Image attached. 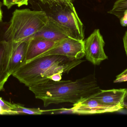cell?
<instances>
[{
    "label": "cell",
    "mask_w": 127,
    "mask_h": 127,
    "mask_svg": "<svg viewBox=\"0 0 127 127\" xmlns=\"http://www.w3.org/2000/svg\"><path fill=\"white\" fill-rule=\"evenodd\" d=\"M29 89L36 98L42 101L45 107L51 104L65 103L73 105L91 97L100 90L94 75L75 81L48 80L29 87Z\"/></svg>",
    "instance_id": "cell-1"
},
{
    "label": "cell",
    "mask_w": 127,
    "mask_h": 127,
    "mask_svg": "<svg viewBox=\"0 0 127 127\" xmlns=\"http://www.w3.org/2000/svg\"><path fill=\"white\" fill-rule=\"evenodd\" d=\"M83 62L59 55L43 56L27 62L12 75L29 87L50 80L54 74H68Z\"/></svg>",
    "instance_id": "cell-2"
},
{
    "label": "cell",
    "mask_w": 127,
    "mask_h": 127,
    "mask_svg": "<svg viewBox=\"0 0 127 127\" xmlns=\"http://www.w3.org/2000/svg\"><path fill=\"white\" fill-rule=\"evenodd\" d=\"M48 21L47 14L42 10L16 9L7 25L4 37L15 42L30 40Z\"/></svg>",
    "instance_id": "cell-3"
},
{
    "label": "cell",
    "mask_w": 127,
    "mask_h": 127,
    "mask_svg": "<svg viewBox=\"0 0 127 127\" xmlns=\"http://www.w3.org/2000/svg\"><path fill=\"white\" fill-rule=\"evenodd\" d=\"M39 9L45 12L49 19L66 32L70 38L83 41L84 25L73 3L38 0Z\"/></svg>",
    "instance_id": "cell-4"
},
{
    "label": "cell",
    "mask_w": 127,
    "mask_h": 127,
    "mask_svg": "<svg viewBox=\"0 0 127 127\" xmlns=\"http://www.w3.org/2000/svg\"><path fill=\"white\" fill-rule=\"evenodd\" d=\"M50 55L81 59L85 56L84 41L68 37L59 42L53 48L36 58Z\"/></svg>",
    "instance_id": "cell-5"
},
{
    "label": "cell",
    "mask_w": 127,
    "mask_h": 127,
    "mask_svg": "<svg viewBox=\"0 0 127 127\" xmlns=\"http://www.w3.org/2000/svg\"><path fill=\"white\" fill-rule=\"evenodd\" d=\"M85 56L88 61L95 65H99L108 59L104 51L105 42L99 29H95L84 40Z\"/></svg>",
    "instance_id": "cell-6"
},
{
    "label": "cell",
    "mask_w": 127,
    "mask_h": 127,
    "mask_svg": "<svg viewBox=\"0 0 127 127\" xmlns=\"http://www.w3.org/2000/svg\"><path fill=\"white\" fill-rule=\"evenodd\" d=\"M7 24H4L0 31V91L10 75L9 74V65L14 50L15 42L4 39V33Z\"/></svg>",
    "instance_id": "cell-7"
},
{
    "label": "cell",
    "mask_w": 127,
    "mask_h": 127,
    "mask_svg": "<svg viewBox=\"0 0 127 127\" xmlns=\"http://www.w3.org/2000/svg\"><path fill=\"white\" fill-rule=\"evenodd\" d=\"M75 114L91 115L118 112L124 109L123 106H112L105 105L97 100L89 98L73 104Z\"/></svg>",
    "instance_id": "cell-8"
},
{
    "label": "cell",
    "mask_w": 127,
    "mask_h": 127,
    "mask_svg": "<svg viewBox=\"0 0 127 127\" xmlns=\"http://www.w3.org/2000/svg\"><path fill=\"white\" fill-rule=\"evenodd\" d=\"M68 37H69L65 31L48 19V23L36 33L32 39L38 38L57 42Z\"/></svg>",
    "instance_id": "cell-9"
},
{
    "label": "cell",
    "mask_w": 127,
    "mask_h": 127,
    "mask_svg": "<svg viewBox=\"0 0 127 127\" xmlns=\"http://www.w3.org/2000/svg\"><path fill=\"white\" fill-rule=\"evenodd\" d=\"M127 91V89H101L90 98H94L105 105L112 106H122L124 97Z\"/></svg>",
    "instance_id": "cell-10"
},
{
    "label": "cell",
    "mask_w": 127,
    "mask_h": 127,
    "mask_svg": "<svg viewBox=\"0 0 127 127\" xmlns=\"http://www.w3.org/2000/svg\"><path fill=\"white\" fill-rule=\"evenodd\" d=\"M29 41L15 42L14 50L9 65V74L10 76L27 62L26 55Z\"/></svg>",
    "instance_id": "cell-11"
},
{
    "label": "cell",
    "mask_w": 127,
    "mask_h": 127,
    "mask_svg": "<svg viewBox=\"0 0 127 127\" xmlns=\"http://www.w3.org/2000/svg\"><path fill=\"white\" fill-rule=\"evenodd\" d=\"M58 42L38 38L31 39L29 41L27 50V62L38 57L46 51L50 50Z\"/></svg>",
    "instance_id": "cell-12"
},
{
    "label": "cell",
    "mask_w": 127,
    "mask_h": 127,
    "mask_svg": "<svg viewBox=\"0 0 127 127\" xmlns=\"http://www.w3.org/2000/svg\"><path fill=\"white\" fill-rule=\"evenodd\" d=\"M12 110L16 115L28 114L32 115H44V110L39 108H29L23 106L21 104H12Z\"/></svg>",
    "instance_id": "cell-13"
},
{
    "label": "cell",
    "mask_w": 127,
    "mask_h": 127,
    "mask_svg": "<svg viewBox=\"0 0 127 127\" xmlns=\"http://www.w3.org/2000/svg\"><path fill=\"white\" fill-rule=\"evenodd\" d=\"M127 10V0H117L114 3L112 8L107 13L120 19L124 16V11Z\"/></svg>",
    "instance_id": "cell-14"
},
{
    "label": "cell",
    "mask_w": 127,
    "mask_h": 127,
    "mask_svg": "<svg viewBox=\"0 0 127 127\" xmlns=\"http://www.w3.org/2000/svg\"><path fill=\"white\" fill-rule=\"evenodd\" d=\"M59 114H75L74 111L72 108H61L56 109L47 110H44V114H50V115H56Z\"/></svg>",
    "instance_id": "cell-15"
},
{
    "label": "cell",
    "mask_w": 127,
    "mask_h": 127,
    "mask_svg": "<svg viewBox=\"0 0 127 127\" xmlns=\"http://www.w3.org/2000/svg\"><path fill=\"white\" fill-rule=\"evenodd\" d=\"M0 105L5 111L8 112L9 115H16L15 113L12 110V104L3 100L0 98Z\"/></svg>",
    "instance_id": "cell-16"
},
{
    "label": "cell",
    "mask_w": 127,
    "mask_h": 127,
    "mask_svg": "<svg viewBox=\"0 0 127 127\" xmlns=\"http://www.w3.org/2000/svg\"><path fill=\"white\" fill-rule=\"evenodd\" d=\"M127 81V69L122 73L116 76L114 83H120Z\"/></svg>",
    "instance_id": "cell-17"
},
{
    "label": "cell",
    "mask_w": 127,
    "mask_h": 127,
    "mask_svg": "<svg viewBox=\"0 0 127 127\" xmlns=\"http://www.w3.org/2000/svg\"><path fill=\"white\" fill-rule=\"evenodd\" d=\"M62 74L61 72L56 73L51 75L49 79L54 81H59L62 79Z\"/></svg>",
    "instance_id": "cell-18"
},
{
    "label": "cell",
    "mask_w": 127,
    "mask_h": 127,
    "mask_svg": "<svg viewBox=\"0 0 127 127\" xmlns=\"http://www.w3.org/2000/svg\"><path fill=\"white\" fill-rule=\"evenodd\" d=\"M13 5L17 4L19 7L23 5H27L28 3L26 2V0H12Z\"/></svg>",
    "instance_id": "cell-19"
},
{
    "label": "cell",
    "mask_w": 127,
    "mask_h": 127,
    "mask_svg": "<svg viewBox=\"0 0 127 127\" xmlns=\"http://www.w3.org/2000/svg\"><path fill=\"white\" fill-rule=\"evenodd\" d=\"M123 42H124V47L127 56V30L125 32V34L123 37Z\"/></svg>",
    "instance_id": "cell-20"
},
{
    "label": "cell",
    "mask_w": 127,
    "mask_h": 127,
    "mask_svg": "<svg viewBox=\"0 0 127 127\" xmlns=\"http://www.w3.org/2000/svg\"><path fill=\"white\" fill-rule=\"evenodd\" d=\"M3 3L4 5L9 9L13 6L12 0H3Z\"/></svg>",
    "instance_id": "cell-21"
},
{
    "label": "cell",
    "mask_w": 127,
    "mask_h": 127,
    "mask_svg": "<svg viewBox=\"0 0 127 127\" xmlns=\"http://www.w3.org/2000/svg\"><path fill=\"white\" fill-rule=\"evenodd\" d=\"M40 1H64V2H69L73 3L74 0H38Z\"/></svg>",
    "instance_id": "cell-22"
},
{
    "label": "cell",
    "mask_w": 127,
    "mask_h": 127,
    "mask_svg": "<svg viewBox=\"0 0 127 127\" xmlns=\"http://www.w3.org/2000/svg\"><path fill=\"white\" fill-rule=\"evenodd\" d=\"M122 106L124 107V108L127 109V91L124 97L122 102Z\"/></svg>",
    "instance_id": "cell-23"
},
{
    "label": "cell",
    "mask_w": 127,
    "mask_h": 127,
    "mask_svg": "<svg viewBox=\"0 0 127 127\" xmlns=\"http://www.w3.org/2000/svg\"><path fill=\"white\" fill-rule=\"evenodd\" d=\"M0 115H9L8 112L4 110L0 105Z\"/></svg>",
    "instance_id": "cell-24"
},
{
    "label": "cell",
    "mask_w": 127,
    "mask_h": 127,
    "mask_svg": "<svg viewBox=\"0 0 127 127\" xmlns=\"http://www.w3.org/2000/svg\"><path fill=\"white\" fill-rule=\"evenodd\" d=\"M2 17H3V15H2V12L1 7L0 3V22H1L2 21Z\"/></svg>",
    "instance_id": "cell-25"
},
{
    "label": "cell",
    "mask_w": 127,
    "mask_h": 127,
    "mask_svg": "<svg viewBox=\"0 0 127 127\" xmlns=\"http://www.w3.org/2000/svg\"><path fill=\"white\" fill-rule=\"evenodd\" d=\"M122 17L127 20V10H125L124 12V16Z\"/></svg>",
    "instance_id": "cell-26"
}]
</instances>
